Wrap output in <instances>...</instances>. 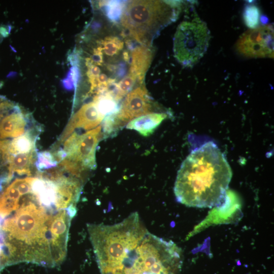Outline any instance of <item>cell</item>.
<instances>
[{
    "instance_id": "1",
    "label": "cell",
    "mask_w": 274,
    "mask_h": 274,
    "mask_svg": "<svg viewBox=\"0 0 274 274\" xmlns=\"http://www.w3.org/2000/svg\"><path fill=\"white\" fill-rule=\"evenodd\" d=\"M40 190L31 186L27 193L0 194V243L10 264L23 260L53 264L65 256L77 210L64 208Z\"/></svg>"
},
{
    "instance_id": "2",
    "label": "cell",
    "mask_w": 274,
    "mask_h": 274,
    "mask_svg": "<svg viewBox=\"0 0 274 274\" xmlns=\"http://www.w3.org/2000/svg\"><path fill=\"white\" fill-rule=\"evenodd\" d=\"M232 172L224 154L213 142L194 149L177 174L174 193L187 207L209 208L225 200Z\"/></svg>"
},
{
    "instance_id": "3",
    "label": "cell",
    "mask_w": 274,
    "mask_h": 274,
    "mask_svg": "<svg viewBox=\"0 0 274 274\" xmlns=\"http://www.w3.org/2000/svg\"><path fill=\"white\" fill-rule=\"evenodd\" d=\"M88 229L101 274L122 273L124 262L149 232L137 212L120 223Z\"/></svg>"
},
{
    "instance_id": "4",
    "label": "cell",
    "mask_w": 274,
    "mask_h": 274,
    "mask_svg": "<svg viewBox=\"0 0 274 274\" xmlns=\"http://www.w3.org/2000/svg\"><path fill=\"white\" fill-rule=\"evenodd\" d=\"M179 1H132L127 2L121 23L141 45H151L160 31L177 18Z\"/></svg>"
},
{
    "instance_id": "5",
    "label": "cell",
    "mask_w": 274,
    "mask_h": 274,
    "mask_svg": "<svg viewBox=\"0 0 274 274\" xmlns=\"http://www.w3.org/2000/svg\"><path fill=\"white\" fill-rule=\"evenodd\" d=\"M182 263L181 249L173 242L149 232L137 246L124 274H177Z\"/></svg>"
},
{
    "instance_id": "6",
    "label": "cell",
    "mask_w": 274,
    "mask_h": 274,
    "mask_svg": "<svg viewBox=\"0 0 274 274\" xmlns=\"http://www.w3.org/2000/svg\"><path fill=\"white\" fill-rule=\"evenodd\" d=\"M210 39V31L199 18L182 22L174 39L175 58L183 66H193L207 51Z\"/></svg>"
},
{
    "instance_id": "7",
    "label": "cell",
    "mask_w": 274,
    "mask_h": 274,
    "mask_svg": "<svg viewBox=\"0 0 274 274\" xmlns=\"http://www.w3.org/2000/svg\"><path fill=\"white\" fill-rule=\"evenodd\" d=\"M101 125L79 134L75 132L63 145L65 159L79 165L84 170L96 168L95 152L101 136Z\"/></svg>"
},
{
    "instance_id": "8",
    "label": "cell",
    "mask_w": 274,
    "mask_h": 274,
    "mask_svg": "<svg viewBox=\"0 0 274 274\" xmlns=\"http://www.w3.org/2000/svg\"><path fill=\"white\" fill-rule=\"evenodd\" d=\"M274 31L272 25L250 29L237 41L235 48L241 55L249 58H273Z\"/></svg>"
},
{
    "instance_id": "9",
    "label": "cell",
    "mask_w": 274,
    "mask_h": 274,
    "mask_svg": "<svg viewBox=\"0 0 274 274\" xmlns=\"http://www.w3.org/2000/svg\"><path fill=\"white\" fill-rule=\"evenodd\" d=\"M152 109L150 96L143 85L128 92L117 116L124 125L137 117L151 113Z\"/></svg>"
},
{
    "instance_id": "10",
    "label": "cell",
    "mask_w": 274,
    "mask_h": 274,
    "mask_svg": "<svg viewBox=\"0 0 274 274\" xmlns=\"http://www.w3.org/2000/svg\"><path fill=\"white\" fill-rule=\"evenodd\" d=\"M104 118L93 101L84 105L72 117L61 137V141L69 137L76 129L90 130L96 128Z\"/></svg>"
},
{
    "instance_id": "11",
    "label": "cell",
    "mask_w": 274,
    "mask_h": 274,
    "mask_svg": "<svg viewBox=\"0 0 274 274\" xmlns=\"http://www.w3.org/2000/svg\"><path fill=\"white\" fill-rule=\"evenodd\" d=\"M152 57L153 51L149 46L141 45L133 48L131 51L129 74L134 77L140 84L144 81Z\"/></svg>"
},
{
    "instance_id": "12",
    "label": "cell",
    "mask_w": 274,
    "mask_h": 274,
    "mask_svg": "<svg viewBox=\"0 0 274 274\" xmlns=\"http://www.w3.org/2000/svg\"><path fill=\"white\" fill-rule=\"evenodd\" d=\"M26 121L18 108L4 117L0 121V139L17 138L23 135L25 131Z\"/></svg>"
},
{
    "instance_id": "13",
    "label": "cell",
    "mask_w": 274,
    "mask_h": 274,
    "mask_svg": "<svg viewBox=\"0 0 274 274\" xmlns=\"http://www.w3.org/2000/svg\"><path fill=\"white\" fill-rule=\"evenodd\" d=\"M164 113H153L137 117L128 123L126 128L137 131L144 136L150 135L167 117Z\"/></svg>"
},
{
    "instance_id": "14",
    "label": "cell",
    "mask_w": 274,
    "mask_h": 274,
    "mask_svg": "<svg viewBox=\"0 0 274 274\" xmlns=\"http://www.w3.org/2000/svg\"><path fill=\"white\" fill-rule=\"evenodd\" d=\"M34 153L10 154L6 164L8 172L6 177L11 180L14 173L21 176H30V166L35 161Z\"/></svg>"
},
{
    "instance_id": "15",
    "label": "cell",
    "mask_w": 274,
    "mask_h": 274,
    "mask_svg": "<svg viewBox=\"0 0 274 274\" xmlns=\"http://www.w3.org/2000/svg\"><path fill=\"white\" fill-rule=\"evenodd\" d=\"M35 139L30 131L10 141L9 152L11 155L35 152Z\"/></svg>"
},
{
    "instance_id": "16",
    "label": "cell",
    "mask_w": 274,
    "mask_h": 274,
    "mask_svg": "<svg viewBox=\"0 0 274 274\" xmlns=\"http://www.w3.org/2000/svg\"><path fill=\"white\" fill-rule=\"evenodd\" d=\"M93 101L99 112L104 117L119 110L118 102L115 99L114 93L111 91L98 94L94 97Z\"/></svg>"
},
{
    "instance_id": "17",
    "label": "cell",
    "mask_w": 274,
    "mask_h": 274,
    "mask_svg": "<svg viewBox=\"0 0 274 274\" xmlns=\"http://www.w3.org/2000/svg\"><path fill=\"white\" fill-rule=\"evenodd\" d=\"M124 1H105L99 3L108 18L113 22L121 20L123 11L127 4Z\"/></svg>"
},
{
    "instance_id": "18",
    "label": "cell",
    "mask_w": 274,
    "mask_h": 274,
    "mask_svg": "<svg viewBox=\"0 0 274 274\" xmlns=\"http://www.w3.org/2000/svg\"><path fill=\"white\" fill-rule=\"evenodd\" d=\"M245 24L250 29L258 27L260 20V11L258 6L254 4L246 6L243 12Z\"/></svg>"
},
{
    "instance_id": "19",
    "label": "cell",
    "mask_w": 274,
    "mask_h": 274,
    "mask_svg": "<svg viewBox=\"0 0 274 274\" xmlns=\"http://www.w3.org/2000/svg\"><path fill=\"white\" fill-rule=\"evenodd\" d=\"M117 112L107 115L104 118L101 127H102L104 136H113L120 128L124 126L117 117Z\"/></svg>"
},
{
    "instance_id": "20",
    "label": "cell",
    "mask_w": 274,
    "mask_h": 274,
    "mask_svg": "<svg viewBox=\"0 0 274 274\" xmlns=\"http://www.w3.org/2000/svg\"><path fill=\"white\" fill-rule=\"evenodd\" d=\"M136 79L132 76L128 74L124 78L121 80L118 84H116L114 92V98L118 102L125 95L130 91L134 84L136 82Z\"/></svg>"
},
{
    "instance_id": "21",
    "label": "cell",
    "mask_w": 274,
    "mask_h": 274,
    "mask_svg": "<svg viewBox=\"0 0 274 274\" xmlns=\"http://www.w3.org/2000/svg\"><path fill=\"white\" fill-rule=\"evenodd\" d=\"M102 47V50H104L107 55L113 56L117 54L123 48V42L118 38L114 36L106 37L101 43Z\"/></svg>"
},
{
    "instance_id": "22",
    "label": "cell",
    "mask_w": 274,
    "mask_h": 274,
    "mask_svg": "<svg viewBox=\"0 0 274 274\" xmlns=\"http://www.w3.org/2000/svg\"><path fill=\"white\" fill-rule=\"evenodd\" d=\"M53 157L51 153L48 152L39 153L38 160L36 163L38 168L43 169L54 167L56 165V162Z\"/></svg>"
},
{
    "instance_id": "23",
    "label": "cell",
    "mask_w": 274,
    "mask_h": 274,
    "mask_svg": "<svg viewBox=\"0 0 274 274\" xmlns=\"http://www.w3.org/2000/svg\"><path fill=\"white\" fill-rule=\"evenodd\" d=\"M101 50L102 48L99 47L94 51L92 59H90L91 62H94L93 63V64L101 65L102 63V53Z\"/></svg>"
},
{
    "instance_id": "24",
    "label": "cell",
    "mask_w": 274,
    "mask_h": 274,
    "mask_svg": "<svg viewBox=\"0 0 274 274\" xmlns=\"http://www.w3.org/2000/svg\"><path fill=\"white\" fill-rule=\"evenodd\" d=\"M123 56L125 60H127L129 58V56H128V53L127 52H124Z\"/></svg>"
},
{
    "instance_id": "25",
    "label": "cell",
    "mask_w": 274,
    "mask_h": 274,
    "mask_svg": "<svg viewBox=\"0 0 274 274\" xmlns=\"http://www.w3.org/2000/svg\"><path fill=\"white\" fill-rule=\"evenodd\" d=\"M1 36H1V35L0 34V39H1Z\"/></svg>"
}]
</instances>
